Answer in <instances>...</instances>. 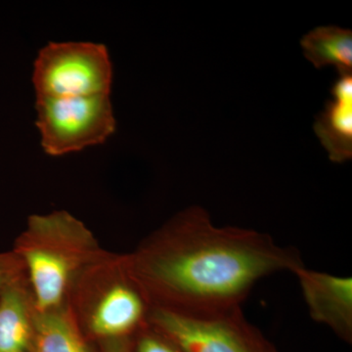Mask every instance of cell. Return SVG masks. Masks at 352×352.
<instances>
[{
	"mask_svg": "<svg viewBox=\"0 0 352 352\" xmlns=\"http://www.w3.org/2000/svg\"><path fill=\"white\" fill-rule=\"evenodd\" d=\"M314 129L333 163L352 159V73H339Z\"/></svg>",
	"mask_w": 352,
	"mask_h": 352,
	"instance_id": "cell-9",
	"label": "cell"
},
{
	"mask_svg": "<svg viewBox=\"0 0 352 352\" xmlns=\"http://www.w3.org/2000/svg\"><path fill=\"white\" fill-rule=\"evenodd\" d=\"M34 352H98L67 307L39 314Z\"/></svg>",
	"mask_w": 352,
	"mask_h": 352,
	"instance_id": "cell-11",
	"label": "cell"
},
{
	"mask_svg": "<svg viewBox=\"0 0 352 352\" xmlns=\"http://www.w3.org/2000/svg\"><path fill=\"white\" fill-rule=\"evenodd\" d=\"M12 251L19 256L39 314L68 305L74 284L105 252L89 228L67 210L32 214Z\"/></svg>",
	"mask_w": 352,
	"mask_h": 352,
	"instance_id": "cell-2",
	"label": "cell"
},
{
	"mask_svg": "<svg viewBox=\"0 0 352 352\" xmlns=\"http://www.w3.org/2000/svg\"><path fill=\"white\" fill-rule=\"evenodd\" d=\"M113 65L107 47L94 43H50L34 63L36 97L67 98L110 94Z\"/></svg>",
	"mask_w": 352,
	"mask_h": 352,
	"instance_id": "cell-4",
	"label": "cell"
},
{
	"mask_svg": "<svg viewBox=\"0 0 352 352\" xmlns=\"http://www.w3.org/2000/svg\"><path fill=\"white\" fill-rule=\"evenodd\" d=\"M149 325L183 352H278L242 308L199 316L152 308Z\"/></svg>",
	"mask_w": 352,
	"mask_h": 352,
	"instance_id": "cell-6",
	"label": "cell"
},
{
	"mask_svg": "<svg viewBox=\"0 0 352 352\" xmlns=\"http://www.w3.org/2000/svg\"><path fill=\"white\" fill-rule=\"evenodd\" d=\"M132 340H108L96 344L98 352H132Z\"/></svg>",
	"mask_w": 352,
	"mask_h": 352,
	"instance_id": "cell-14",
	"label": "cell"
},
{
	"mask_svg": "<svg viewBox=\"0 0 352 352\" xmlns=\"http://www.w3.org/2000/svg\"><path fill=\"white\" fill-rule=\"evenodd\" d=\"M25 274L24 265L15 252H0V296L9 285Z\"/></svg>",
	"mask_w": 352,
	"mask_h": 352,
	"instance_id": "cell-13",
	"label": "cell"
},
{
	"mask_svg": "<svg viewBox=\"0 0 352 352\" xmlns=\"http://www.w3.org/2000/svg\"><path fill=\"white\" fill-rule=\"evenodd\" d=\"M126 254L152 308L196 316L242 308L261 279L305 266L295 248L254 229L214 226L197 206L173 215Z\"/></svg>",
	"mask_w": 352,
	"mask_h": 352,
	"instance_id": "cell-1",
	"label": "cell"
},
{
	"mask_svg": "<svg viewBox=\"0 0 352 352\" xmlns=\"http://www.w3.org/2000/svg\"><path fill=\"white\" fill-rule=\"evenodd\" d=\"M303 55L316 69L333 66L338 73H352V31L322 25L300 39Z\"/></svg>",
	"mask_w": 352,
	"mask_h": 352,
	"instance_id": "cell-10",
	"label": "cell"
},
{
	"mask_svg": "<svg viewBox=\"0 0 352 352\" xmlns=\"http://www.w3.org/2000/svg\"><path fill=\"white\" fill-rule=\"evenodd\" d=\"M68 307L83 335L94 344L133 339L149 326L152 310L132 276L126 254L106 250L76 279Z\"/></svg>",
	"mask_w": 352,
	"mask_h": 352,
	"instance_id": "cell-3",
	"label": "cell"
},
{
	"mask_svg": "<svg viewBox=\"0 0 352 352\" xmlns=\"http://www.w3.org/2000/svg\"><path fill=\"white\" fill-rule=\"evenodd\" d=\"M36 126L43 151L59 157L102 144L116 131L110 94L36 97Z\"/></svg>",
	"mask_w": 352,
	"mask_h": 352,
	"instance_id": "cell-5",
	"label": "cell"
},
{
	"mask_svg": "<svg viewBox=\"0 0 352 352\" xmlns=\"http://www.w3.org/2000/svg\"><path fill=\"white\" fill-rule=\"evenodd\" d=\"M132 352H183L171 340L151 326L139 332L132 340Z\"/></svg>",
	"mask_w": 352,
	"mask_h": 352,
	"instance_id": "cell-12",
	"label": "cell"
},
{
	"mask_svg": "<svg viewBox=\"0 0 352 352\" xmlns=\"http://www.w3.org/2000/svg\"><path fill=\"white\" fill-rule=\"evenodd\" d=\"M38 316L25 274L0 296V352H34Z\"/></svg>",
	"mask_w": 352,
	"mask_h": 352,
	"instance_id": "cell-8",
	"label": "cell"
},
{
	"mask_svg": "<svg viewBox=\"0 0 352 352\" xmlns=\"http://www.w3.org/2000/svg\"><path fill=\"white\" fill-rule=\"evenodd\" d=\"M312 320L328 326L344 342H352V280L330 273L307 270L293 273Z\"/></svg>",
	"mask_w": 352,
	"mask_h": 352,
	"instance_id": "cell-7",
	"label": "cell"
}]
</instances>
